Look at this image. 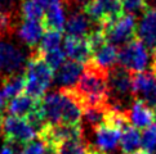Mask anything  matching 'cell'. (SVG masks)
I'll list each match as a JSON object with an SVG mask.
<instances>
[{
	"mask_svg": "<svg viewBox=\"0 0 156 154\" xmlns=\"http://www.w3.org/2000/svg\"><path fill=\"white\" fill-rule=\"evenodd\" d=\"M108 72L98 67L92 60L85 64L84 73L74 87H70L71 94L74 95L83 105L87 108L106 107L108 105Z\"/></svg>",
	"mask_w": 156,
	"mask_h": 154,
	"instance_id": "obj_1",
	"label": "cell"
},
{
	"mask_svg": "<svg viewBox=\"0 0 156 154\" xmlns=\"http://www.w3.org/2000/svg\"><path fill=\"white\" fill-rule=\"evenodd\" d=\"M23 75L26 79L25 92L27 95L41 100L47 95L45 91L54 81V71L47 64L37 50H34L29 57V62H27Z\"/></svg>",
	"mask_w": 156,
	"mask_h": 154,
	"instance_id": "obj_2",
	"label": "cell"
},
{
	"mask_svg": "<svg viewBox=\"0 0 156 154\" xmlns=\"http://www.w3.org/2000/svg\"><path fill=\"white\" fill-rule=\"evenodd\" d=\"M29 58L26 57L23 49L13 41H0V84L9 77L21 75L26 69Z\"/></svg>",
	"mask_w": 156,
	"mask_h": 154,
	"instance_id": "obj_3",
	"label": "cell"
},
{
	"mask_svg": "<svg viewBox=\"0 0 156 154\" xmlns=\"http://www.w3.org/2000/svg\"><path fill=\"white\" fill-rule=\"evenodd\" d=\"M129 71L122 68L121 65L110 69L108 72V94L110 99L112 98L114 102L108 103L110 105L124 109L125 100H129L133 96V82ZM126 111V109H125Z\"/></svg>",
	"mask_w": 156,
	"mask_h": 154,
	"instance_id": "obj_4",
	"label": "cell"
},
{
	"mask_svg": "<svg viewBox=\"0 0 156 154\" xmlns=\"http://www.w3.org/2000/svg\"><path fill=\"white\" fill-rule=\"evenodd\" d=\"M148 50L147 46L136 37L134 40L128 42L119 52V64L122 68L133 73L144 72L148 64Z\"/></svg>",
	"mask_w": 156,
	"mask_h": 154,
	"instance_id": "obj_5",
	"label": "cell"
},
{
	"mask_svg": "<svg viewBox=\"0 0 156 154\" xmlns=\"http://www.w3.org/2000/svg\"><path fill=\"white\" fill-rule=\"evenodd\" d=\"M83 10L92 21L101 26H107L124 15L120 0H90Z\"/></svg>",
	"mask_w": 156,
	"mask_h": 154,
	"instance_id": "obj_6",
	"label": "cell"
},
{
	"mask_svg": "<svg viewBox=\"0 0 156 154\" xmlns=\"http://www.w3.org/2000/svg\"><path fill=\"white\" fill-rule=\"evenodd\" d=\"M137 22L136 17L130 14H124L118 21L107 26H103V31L108 44L112 45H126L128 42L137 37Z\"/></svg>",
	"mask_w": 156,
	"mask_h": 154,
	"instance_id": "obj_7",
	"label": "cell"
},
{
	"mask_svg": "<svg viewBox=\"0 0 156 154\" xmlns=\"http://www.w3.org/2000/svg\"><path fill=\"white\" fill-rule=\"evenodd\" d=\"M133 82V98L143 102L155 112L156 111V75L152 71L134 73Z\"/></svg>",
	"mask_w": 156,
	"mask_h": 154,
	"instance_id": "obj_8",
	"label": "cell"
},
{
	"mask_svg": "<svg viewBox=\"0 0 156 154\" xmlns=\"http://www.w3.org/2000/svg\"><path fill=\"white\" fill-rule=\"evenodd\" d=\"M39 137L43 139L49 145L58 146L63 141L83 139L84 134H83L81 125L57 123V125H48L45 130L39 135Z\"/></svg>",
	"mask_w": 156,
	"mask_h": 154,
	"instance_id": "obj_9",
	"label": "cell"
},
{
	"mask_svg": "<svg viewBox=\"0 0 156 154\" xmlns=\"http://www.w3.org/2000/svg\"><path fill=\"white\" fill-rule=\"evenodd\" d=\"M4 140H13L22 144H27L37 137L36 132L23 118H17L13 116H7L3 127Z\"/></svg>",
	"mask_w": 156,
	"mask_h": 154,
	"instance_id": "obj_10",
	"label": "cell"
},
{
	"mask_svg": "<svg viewBox=\"0 0 156 154\" xmlns=\"http://www.w3.org/2000/svg\"><path fill=\"white\" fill-rule=\"evenodd\" d=\"M44 34H45V28L41 22L31 19H22L17 30L18 38L32 52L39 48Z\"/></svg>",
	"mask_w": 156,
	"mask_h": 154,
	"instance_id": "obj_11",
	"label": "cell"
},
{
	"mask_svg": "<svg viewBox=\"0 0 156 154\" xmlns=\"http://www.w3.org/2000/svg\"><path fill=\"white\" fill-rule=\"evenodd\" d=\"M84 64L77 63L75 60H66L61 67L54 72L55 84L61 86V89H70L74 87L81 75L84 73Z\"/></svg>",
	"mask_w": 156,
	"mask_h": 154,
	"instance_id": "obj_12",
	"label": "cell"
},
{
	"mask_svg": "<svg viewBox=\"0 0 156 154\" xmlns=\"http://www.w3.org/2000/svg\"><path fill=\"white\" fill-rule=\"evenodd\" d=\"M137 37L151 50H156V8H147L137 28Z\"/></svg>",
	"mask_w": 156,
	"mask_h": 154,
	"instance_id": "obj_13",
	"label": "cell"
},
{
	"mask_svg": "<svg viewBox=\"0 0 156 154\" xmlns=\"http://www.w3.org/2000/svg\"><path fill=\"white\" fill-rule=\"evenodd\" d=\"M63 50L66 53V57L81 64H88L93 58L87 38L66 36L63 40Z\"/></svg>",
	"mask_w": 156,
	"mask_h": 154,
	"instance_id": "obj_14",
	"label": "cell"
},
{
	"mask_svg": "<svg viewBox=\"0 0 156 154\" xmlns=\"http://www.w3.org/2000/svg\"><path fill=\"white\" fill-rule=\"evenodd\" d=\"M92 19L84 12H74L66 21L65 32L67 36L87 38L94 31Z\"/></svg>",
	"mask_w": 156,
	"mask_h": 154,
	"instance_id": "obj_15",
	"label": "cell"
},
{
	"mask_svg": "<svg viewBox=\"0 0 156 154\" xmlns=\"http://www.w3.org/2000/svg\"><path fill=\"white\" fill-rule=\"evenodd\" d=\"M62 103L63 96L59 90L52 91L41 99V112L48 125H57L62 121Z\"/></svg>",
	"mask_w": 156,
	"mask_h": 154,
	"instance_id": "obj_16",
	"label": "cell"
},
{
	"mask_svg": "<svg viewBox=\"0 0 156 154\" xmlns=\"http://www.w3.org/2000/svg\"><path fill=\"white\" fill-rule=\"evenodd\" d=\"M129 119L137 130H147L155 125V112L143 102L134 99L129 109Z\"/></svg>",
	"mask_w": 156,
	"mask_h": 154,
	"instance_id": "obj_17",
	"label": "cell"
},
{
	"mask_svg": "<svg viewBox=\"0 0 156 154\" xmlns=\"http://www.w3.org/2000/svg\"><path fill=\"white\" fill-rule=\"evenodd\" d=\"M40 104L41 100H39V99H35L27 94H22L9 102L8 113L9 116H13V117L25 119L27 116L31 114L35 109L40 107Z\"/></svg>",
	"mask_w": 156,
	"mask_h": 154,
	"instance_id": "obj_18",
	"label": "cell"
},
{
	"mask_svg": "<svg viewBox=\"0 0 156 154\" xmlns=\"http://www.w3.org/2000/svg\"><path fill=\"white\" fill-rule=\"evenodd\" d=\"M96 145L97 150L101 153H107L116 149V146L120 144L121 131L116 129H111L107 126H101L96 131Z\"/></svg>",
	"mask_w": 156,
	"mask_h": 154,
	"instance_id": "obj_19",
	"label": "cell"
},
{
	"mask_svg": "<svg viewBox=\"0 0 156 154\" xmlns=\"http://www.w3.org/2000/svg\"><path fill=\"white\" fill-rule=\"evenodd\" d=\"M65 3L54 4L45 10L43 19V26L45 31H57L63 32L66 26V17H65Z\"/></svg>",
	"mask_w": 156,
	"mask_h": 154,
	"instance_id": "obj_20",
	"label": "cell"
},
{
	"mask_svg": "<svg viewBox=\"0 0 156 154\" xmlns=\"http://www.w3.org/2000/svg\"><path fill=\"white\" fill-rule=\"evenodd\" d=\"M92 62L96 63L98 67L106 71L112 69V67L119 62V49L112 44H106L99 50L93 54Z\"/></svg>",
	"mask_w": 156,
	"mask_h": 154,
	"instance_id": "obj_21",
	"label": "cell"
},
{
	"mask_svg": "<svg viewBox=\"0 0 156 154\" xmlns=\"http://www.w3.org/2000/svg\"><path fill=\"white\" fill-rule=\"evenodd\" d=\"M139 146H142V136L139 134V131L136 127H133V126H128L121 132V139H120L121 153L133 154L139 150Z\"/></svg>",
	"mask_w": 156,
	"mask_h": 154,
	"instance_id": "obj_22",
	"label": "cell"
},
{
	"mask_svg": "<svg viewBox=\"0 0 156 154\" xmlns=\"http://www.w3.org/2000/svg\"><path fill=\"white\" fill-rule=\"evenodd\" d=\"M2 87L10 102L12 99L22 95V92L25 91L26 89L25 75H17V76H13V77H9V79L4 80L2 82Z\"/></svg>",
	"mask_w": 156,
	"mask_h": 154,
	"instance_id": "obj_23",
	"label": "cell"
},
{
	"mask_svg": "<svg viewBox=\"0 0 156 154\" xmlns=\"http://www.w3.org/2000/svg\"><path fill=\"white\" fill-rule=\"evenodd\" d=\"M21 14L23 19L43 22L45 10L39 0H21Z\"/></svg>",
	"mask_w": 156,
	"mask_h": 154,
	"instance_id": "obj_24",
	"label": "cell"
},
{
	"mask_svg": "<svg viewBox=\"0 0 156 154\" xmlns=\"http://www.w3.org/2000/svg\"><path fill=\"white\" fill-rule=\"evenodd\" d=\"M90 146L83 139L67 140L57 146V154H89Z\"/></svg>",
	"mask_w": 156,
	"mask_h": 154,
	"instance_id": "obj_25",
	"label": "cell"
},
{
	"mask_svg": "<svg viewBox=\"0 0 156 154\" xmlns=\"http://www.w3.org/2000/svg\"><path fill=\"white\" fill-rule=\"evenodd\" d=\"M108 105H106V107H96V108H87L84 111L83 119L85 121V123L89 126V127L96 131L98 127L103 126L105 117H106V111H107Z\"/></svg>",
	"mask_w": 156,
	"mask_h": 154,
	"instance_id": "obj_26",
	"label": "cell"
},
{
	"mask_svg": "<svg viewBox=\"0 0 156 154\" xmlns=\"http://www.w3.org/2000/svg\"><path fill=\"white\" fill-rule=\"evenodd\" d=\"M61 42H62V32H57V31H45L44 34L40 45L36 50L39 53H48V52H53L55 49L61 48Z\"/></svg>",
	"mask_w": 156,
	"mask_h": 154,
	"instance_id": "obj_27",
	"label": "cell"
},
{
	"mask_svg": "<svg viewBox=\"0 0 156 154\" xmlns=\"http://www.w3.org/2000/svg\"><path fill=\"white\" fill-rule=\"evenodd\" d=\"M41 57L44 58V60L47 62V64L54 71V72L66 62V53L61 48L59 49H55V50H53V52L43 53Z\"/></svg>",
	"mask_w": 156,
	"mask_h": 154,
	"instance_id": "obj_28",
	"label": "cell"
},
{
	"mask_svg": "<svg viewBox=\"0 0 156 154\" xmlns=\"http://www.w3.org/2000/svg\"><path fill=\"white\" fill-rule=\"evenodd\" d=\"M122 10L126 14L134 15L138 13H144L147 9V0H120Z\"/></svg>",
	"mask_w": 156,
	"mask_h": 154,
	"instance_id": "obj_29",
	"label": "cell"
},
{
	"mask_svg": "<svg viewBox=\"0 0 156 154\" xmlns=\"http://www.w3.org/2000/svg\"><path fill=\"white\" fill-rule=\"evenodd\" d=\"M142 148L143 150H146L148 153H152L156 150V123L143 131Z\"/></svg>",
	"mask_w": 156,
	"mask_h": 154,
	"instance_id": "obj_30",
	"label": "cell"
},
{
	"mask_svg": "<svg viewBox=\"0 0 156 154\" xmlns=\"http://www.w3.org/2000/svg\"><path fill=\"white\" fill-rule=\"evenodd\" d=\"M0 13L9 15H22L21 0H0Z\"/></svg>",
	"mask_w": 156,
	"mask_h": 154,
	"instance_id": "obj_31",
	"label": "cell"
},
{
	"mask_svg": "<svg viewBox=\"0 0 156 154\" xmlns=\"http://www.w3.org/2000/svg\"><path fill=\"white\" fill-rule=\"evenodd\" d=\"M45 152H47V142L37 136L32 141L26 144L23 154H45Z\"/></svg>",
	"mask_w": 156,
	"mask_h": 154,
	"instance_id": "obj_32",
	"label": "cell"
},
{
	"mask_svg": "<svg viewBox=\"0 0 156 154\" xmlns=\"http://www.w3.org/2000/svg\"><path fill=\"white\" fill-rule=\"evenodd\" d=\"M90 2V0H67V5L74 4L76 7H80V8H84L85 5Z\"/></svg>",
	"mask_w": 156,
	"mask_h": 154,
	"instance_id": "obj_33",
	"label": "cell"
},
{
	"mask_svg": "<svg viewBox=\"0 0 156 154\" xmlns=\"http://www.w3.org/2000/svg\"><path fill=\"white\" fill-rule=\"evenodd\" d=\"M133 154H151V153H148V152H146V150H143V149H139L138 152H136V153H133Z\"/></svg>",
	"mask_w": 156,
	"mask_h": 154,
	"instance_id": "obj_34",
	"label": "cell"
},
{
	"mask_svg": "<svg viewBox=\"0 0 156 154\" xmlns=\"http://www.w3.org/2000/svg\"><path fill=\"white\" fill-rule=\"evenodd\" d=\"M152 68L156 69V50L154 52V63H152Z\"/></svg>",
	"mask_w": 156,
	"mask_h": 154,
	"instance_id": "obj_35",
	"label": "cell"
},
{
	"mask_svg": "<svg viewBox=\"0 0 156 154\" xmlns=\"http://www.w3.org/2000/svg\"><path fill=\"white\" fill-rule=\"evenodd\" d=\"M89 154H98V150L97 149H93V148L90 146V152H89Z\"/></svg>",
	"mask_w": 156,
	"mask_h": 154,
	"instance_id": "obj_36",
	"label": "cell"
},
{
	"mask_svg": "<svg viewBox=\"0 0 156 154\" xmlns=\"http://www.w3.org/2000/svg\"><path fill=\"white\" fill-rule=\"evenodd\" d=\"M151 71H152V72H154V73H155V75H156V69H154V68H152V69H151Z\"/></svg>",
	"mask_w": 156,
	"mask_h": 154,
	"instance_id": "obj_37",
	"label": "cell"
},
{
	"mask_svg": "<svg viewBox=\"0 0 156 154\" xmlns=\"http://www.w3.org/2000/svg\"><path fill=\"white\" fill-rule=\"evenodd\" d=\"M155 123H156V111H155Z\"/></svg>",
	"mask_w": 156,
	"mask_h": 154,
	"instance_id": "obj_38",
	"label": "cell"
},
{
	"mask_svg": "<svg viewBox=\"0 0 156 154\" xmlns=\"http://www.w3.org/2000/svg\"><path fill=\"white\" fill-rule=\"evenodd\" d=\"M98 154H107V153H101V152H98Z\"/></svg>",
	"mask_w": 156,
	"mask_h": 154,
	"instance_id": "obj_39",
	"label": "cell"
},
{
	"mask_svg": "<svg viewBox=\"0 0 156 154\" xmlns=\"http://www.w3.org/2000/svg\"><path fill=\"white\" fill-rule=\"evenodd\" d=\"M155 154H156V153H155Z\"/></svg>",
	"mask_w": 156,
	"mask_h": 154,
	"instance_id": "obj_40",
	"label": "cell"
}]
</instances>
